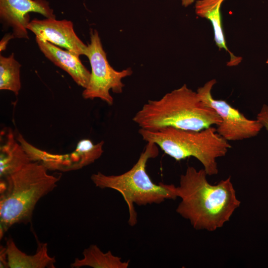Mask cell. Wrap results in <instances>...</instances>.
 I'll use <instances>...</instances> for the list:
<instances>
[{
  "instance_id": "obj_1",
  "label": "cell",
  "mask_w": 268,
  "mask_h": 268,
  "mask_svg": "<svg viewBox=\"0 0 268 268\" xmlns=\"http://www.w3.org/2000/svg\"><path fill=\"white\" fill-rule=\"evenodd\" d=\"M204 169L188 166L176 187L181 199L176 212L188 220L196 230L214 231L229 221L241 201L231 177L210 184Z\"/></svg>"
},
{
  "instance_id": "obj_2",
  "label": "cell",
  "mask_w": 268,
  "mask_h": 268,
  "mask_svg": "<svg viewBox=\"0 0 268 268\" xmlns=\"http://www.w3.org/2000/svg\"><path fill=\"white\" fill-rule=\"evenodd\" d=\"M133 120L148 130L169 127L198 131L221 122L216 112L185 84L158 100H148Z\"/></svg>"
},
{
  "instance_id": "obj_3",
  "label": "cell",
  "mask_w": 268,
  "mask_h": 268,
  "mask_svg": "<svg viewBox=\"0 0 268 268\" xmlns=\"http://www.w3.org/2000/svg\"><path fill=\"white\" fill-rule=\"evenodd\" d=\"M39 162H31L0 182V238L14 224L31 221L36 204L57 186L61 176L48 173Z\"/></svg>"
},
{
  "instance_id": "obj_4",
  "label": "cell",
  "mask_w": 268,
  "mask_h": 268,
  "mask_svg": "<svg viewBox=\"0 0 268 268\" xmlns=\"http://www.w3.org/2000/svg\"><path fill=\"white\" fill-rule=\"evenodd\" d=\"M157 147L155 143L147 142L137 162L123 174L106 175L98 172L91 176V180L96 187L112 189L121 194L128 205V223L131 226H134L137 222L134 204L139 206L159 204L166 200L177 198L175 185L162 182L155 184L146 172L148 160L158 155Z\"/></svg>"
},
{
  "instance_id": "obj_5",
  "label": "cell",
  "mask_w": 268,
  "mask_h": 268,
  "mask_svg": "<svg viewBox=\"0 0 268 268\" xmlns=\"http://www.w3.org/2000/svg\"><path fill=\"white\" fill-rule=\"evenodd\" d=\"M138 133L144 140L155 143L176 161L196 158L208 176L218 174L216 159L225 156L231 148L213 126L198 131L169 127L154 130L140 128Z\"/></svg>"
},
{
  "instance_id": "obj_6",
  "label": "cell",
  "mask_w": 268,
  "mask_h": 268,
  "mask_svg": "<svg viewBox=\"0 0 268 268\" xmlns=\"http://www.w3.org/2000/svg\"><path fill=\"white\" fill-rule=\"evenodd\" d=\"M85 56L89 59L91 71L89 83L82 95L85 99L99 98L109 105L114 102L110 93H121L125 86L122 79L131 75L130 68L118 71L109 63L98 32L94 30L90 33V42L87 45Z\"/></svg>"
},
{
  "instance_id": "obj_7",
  "label": "cell",
  "mask_w": 268,
  "mask_h": 268,
  "mask_svg": "<svg viewBox=\"0 0 268 268\" xmlns=\"http://www.w3.org/2000/svg\"><path fill=\"white\" fill-rule=\"evenodd\" d=\"M215 79L206 82L197 89L200 99L212 108L221 119L217 126V133L227 141H237L257 135L263 128L257 120H251L223 100H216L211 94Z\"/></svg>"
},
{
  "instance_id": "obj_8",
  "label": "cell",
  "mask_w": 268,
  "mask_h": 268,
  "mask_svg": "<svg viewBox=\"0 0 268 268\" xmlns=\"http://www.w3.org/2000/svg\"><path fill=\"white\" fill-rule=\"evenodd\" d=\"M30 12L56 18L54 10L46 0H0L1 22L12 28L14 38L28 39L27 26L30 22Z\"/></svg>"
},
{
  "instance_id": "obj_9",
  "label": "cell",
  "mask_w": 268,
  "mask_h": 268,
  "mask_svg": "<svg viewBox=\"0 0 268 268\" xmlns=\"http://www.w3.org/2000/svg\"><path fill=\"white\" fill-rule=\"evenodd\" d=\"M27 28L35 34L36 38L64 48L77 56H85L87 45L76 35L70 21L59 20L56 18L34 19Z\"/></svg>"
},
{
  "instance_id": "obj_10",
  "label": "cell",
  "mask_w": 268,
  "mask_h": 268,
  "mask_svg": "<svg viewBox=\"0 0 268 268\" xmlns=\"http://www.w3.org/2000/svg\"><path fill=\"white\" fill-rule=\"evenodd\" d=\"M36 40L40 50L48 59L66 71L78 85L84 88L87 87L91 72L82 64L79 56L50 42L38 38Z\"/></svg>"
},
{
  "instance_id": "obj_11",
  "label": "cell",
  "mask_w": 268,
  "mask_h": 268,
  "mask_svg": "<svg viewBox=\"0 0 268 268\" xmlns=\"http://www.w3.org/2000/svg\"><path fill=\"white\" fill-rule=\"evenodd\" d=\"M225 0H197L195 4L196 14L201 18L209 20L212 25L214 40L219 49H223L230 56L227 63L229 67L238 65L241 62V57L235 56L227 48L223 32L220 8Z\"/></svg>"
},
{
  "instance_id": "obj_12",
  "label": "cell",
  "mask_w": 268,
  "mask_h": 268,
  "mask_svg": "<svg viewBox=\"0 0 268 268\" xmlns=\"http://www.w3.org/2000/svg\"><path fill=\"white\" fill-rule=\"evenodd\" d=\"M5 247L9 268H55V259L48 255L46 243L37 241V251L33 255H28L20 250L11 238L7 240Z\"/></svg>"
},
{
  "instance_id": "obj_13",
  "label": "cell",
  "mask_w": 268,
  "mask_h": 268,
  "mask_svg": "<svg viewBox=\"0 0 268 268\" xmlns=\"http://www.w3.org/2000/svg\"><path fill=\"white\" fill-rule=\"evenodd\" d=\"M104 143L103 141L94 144L90 139H81L72 152L61 154L57 170H78L93 163L102 155Z\"/></svg>"
},
{
  "instance_id": "obj_14",
  "label": "cell",
  "mask_w": 268,
  "mask_h": 268,
  "mask_svg": "<svg viewBox=\"0 0 268 268\" xmlns=\"http://www.w3.org/2000/svg\"><path fill=\"white\" fill-rule=\"evenodd\" d=\"M0 148V177L3 178L11 175L31 161L23 147L15 138L10 129Z\"/></svg>"
},
{
  "instance_id": "obj_15",
  "label": "cell",
  "mask_w": 268,
  "mask_h": 268,
  "mask_svg": "<svg viewBox=\"0 0 268 268\" xmlns=\"http://www.w3.org/2000/svg\"><path fill=\"white\" fill-rule=\"evenodd\" d=\"M83 257L76 258L71 264L72 268L88 266L94 268H127L130 260L123 261L121 257L114 255L110 251L103 252L96 245H91L84 249Z\"/></svg>"
},
{
  "instance_id": "obj_16",
  "label": "cell",
  "mask_w": 268,
  "mask_h": 268,
  "mask_svg": "<svg viewBox=\"0 0 268 268\" xmlns=\"http://www.w3.org/2000/svg\"><path fill=\"white\" fill-rule=\"evenodd\" d=\"M21 65L12 53L7 57L0 56V89L19 94L21 88L20 68Z\"/></svg>"
},
{
  "instance_id": "obj_17",
  "label": "cell",
  "mask_w": 268,
  "mask_h": 268,
  "mask_svg": "<svg viewBox=\"0 0 268 268\" xmlns=\"http://www.w3.org/2000/svg\"><path fill=\"white\" fill-rule=\"evenodd\" d=\"M256 119L261 123L268 133V105L263 104L257 115Z\"/></svg>"
},
{
  "instance_id": "obj_18",
  "label": "cell",
  "mask_w": 268,
  "mask_h": 268,
  "mask_svg": "<svg viewBox=\"0 0 268 268\" xmlns=\"http://www.w3.org/2000/svg\"><path fill=\"white\" fill-rule=\"evenodd\" d=\"M0 268H9L7 258L5 252V247H0Z\"/></svg>"
},
{
  "instance_id": "obj_19",
  "label": "cell",
  "mask_w": 268,
  "mask_h": 268,
  "mask_svg": "<svg viewBox=\"0 0 268 268\" xmlns=\"http://www.w3.org/2000/svg\"><path fill=\"white\" fill-rule=\"evenodd\" d=\"M11 38H14L12 34H6L3 37L0 43V52L5 49L7 43Z\"/></svg>"
},
{
  "instance_id": "obj_20",
  "label": "cell",
  "mask_w": 268,
  "mask_h": 268,
  "mask_svg": "<svg viewBox=\"0 0 268 268\" xmlns=\"http://www.w3.org/2000/svg\"><path fill=\"white\" fill-rule=\"evenodd\" d=\"M195 0H181L182 5L184 7H188L194 3Z\"/></svg>"
},
{
  "instance_id": "obj_21",
  "label": "cell",
  "mask_w": 268,
  "mask_h": 268,
  "mask_svg": "<svg viewBox=\"0 0 268 268\" xmlns=\"http://www.w3.org/2000/svg\"><path fill=\"white\" fill-rule=\"evenodd\" d=\"M266 63L268 64V59H267V60L266 61Z\"/></svg>"
}]
</instances>
